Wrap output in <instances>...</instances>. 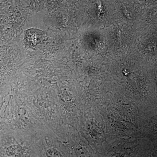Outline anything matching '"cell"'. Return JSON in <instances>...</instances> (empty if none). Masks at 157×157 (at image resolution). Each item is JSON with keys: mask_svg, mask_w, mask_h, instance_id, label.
Returning a JSON list of instances; mask_svg holds the SVG:
<instances>
[{"mask_svg": "<svg viewBox=\"0 0 157 157\" xmlns=\"http://www.w3.org/2000/svg\"><path fill=\"white\" fill-rule=\"evenodd\" d=\"M45 32L37 29H30L25 32V41L29 48H33L45 38Z\"/></svg>", "mask_w": 157, "mask_h": 157, "instance_id": "cell-1", "label": "cell"}, {"mask_svg": "<svg viewBox=\"0 0 157 157\" xmlns=\"http://www.w3.org/2000/svg\"><path fill=\"white\" fill-rule=\"evenodd\" d=\"M45 0H27L28 8L32 11L38 12L44 8Z\"/></svg>", "mask_w": 157, "mask_h": 157, "instance_id": "cell-2", "label": "cell"}]
</instances>
